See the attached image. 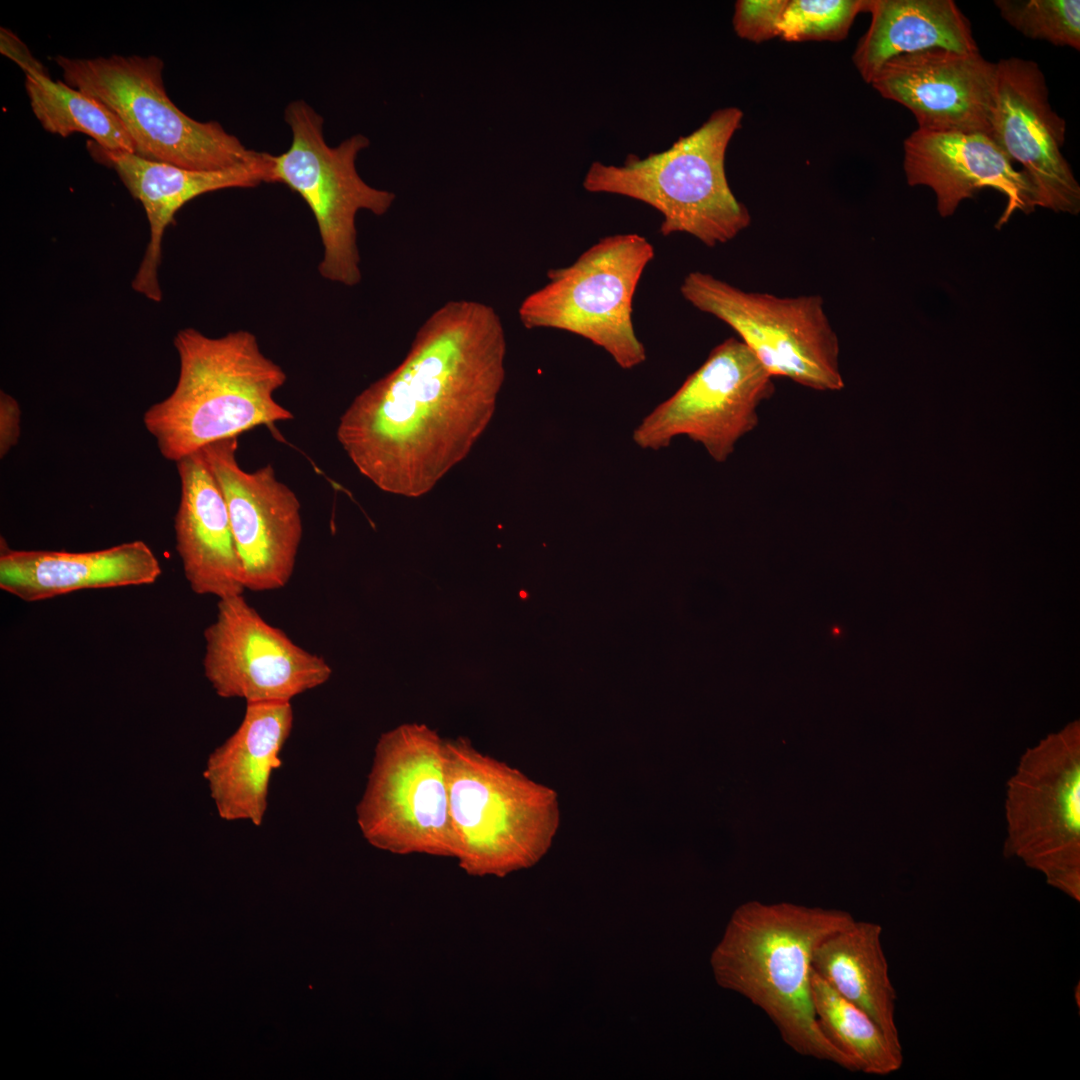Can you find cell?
<instances>
[{
	"mask_svg": "<svg viewBox=\"0 0 1080 1080\" xmlns=\"http://www.w3.org/2000/svg\"><path fill=\"white\" fill-rule=\"evenodd\" d=\"M505 357L504 326L492 306L446 302L420 326L404 359L351 402L338 442L382 491L426 494L488 425Z\"/></svg>",
	"mask_w": 1080,
	"mask_h": 1080,
	"instance_id": "obj_1",
	"label": "cell"
},
{
	"mask_svg": "<svg viewBox=\"0 0 1080 1080\" xmlns=\"http://www.w3.org/2000/svg\"><path fill=\"white\" fill-rule=\"evenodd\" d=\"M853 919L841 910L747 903L730 918L711 966L717 983L763 1010L794 1052L855 1072L821 1032L811 993L815 947Z\"/></svg>",
	"mask_w": 1080,
	"mask_h": 1080,
	"instance_id": "obj_2",
	"label": "cell"
},
{
	"mask_svg": "<svg viewBox=\"0 0 1080 1080\" xmlns=\"http://www.w3.org/2000/svg\"><path fill=\"white\" fill-rule=\"evenodd\" d=\"M173 344L179 359L176 385L143 414L165 459L176 463L214 442L294 418L274 397L287 375L261 351L253 333L209 337L185 328Z\"/></svg>",
	"mask_w": 1080,
	"mask_h": 1080,
	"instance_id": "obj_3",
	"label": "cell"
},
{
	"mask_svg": "<svg viewBox=\"0 0 1080 1080\" xmlns=\"http://www.w3.org/2000/svg\"><path fill=\"white\" fill-rule=\"evenodd\" d=\"M742 118L737 107L721 108L662 152L644 158L629 155L622 165L593 162L583 187L653 207L663 217V236L686 233L708 247L727 243L751 223L725 171L726 151Z\"/></svg>",
	"mask_w": 1080,
	"mask_h": 1080,
	"instance_id": "obj_4",
	"label": "cell"
},
{
	"mask_svg": "<svg viewBox=\"0 0 1080 1080\" xmlns=\"http://www.w3.org/2000/svg\"><path fill=\"white\" fill-rule=\"evenodd\" d=\"M454 857L471 876L505 877L536 864L559 826L557 794L485 754L446 739Z\"/></svg>",
	"mask_w": 1080,
	"mask_h": 1080,
	"instance_id": "obj_5",
	"label": "cell"
},
{
	"mask_svg": "<svg viewBox=\"0 0 1080 1080\" xmlns=\"http://www.w3.org/2000/svg\"><path fill=\"white\" fill-rule=\"evenodd\" d=\"M65 83L107 106L121 120L147 160L191 170H221L253 164L264 152L246 148L215 121L199 122L168 97L163 61L156 56L112 55L92 59L54 58Z\"/></svg>",
	"mask_w": 1080,
	"mask_h": 1080,
	"instance_id": "obj_6",
	"label": "cell"
},
{
	"mask_svg": "<svg viewBox=\"0 0 1080 1080\" xmlns=\"http://www.w3.org/2000/svg\"><path fill=\"white\" fill-rule=\"evenodd\" d=\"M654 254L639 234L605 236L569 266L550 269L548 282L521 302L519 320L527 329H557L585 338L622 369H632L646 359L634 330L633 299Z\"/></svg>",
	"mask_w": 1080,
	"mask_h": 1080,
	"instance_id": "obj_7",
	"label": "cell"
},
{
	"mask_svg": "<svg viewBox=\"0 0 1080 1080\" xmlns=\"http://www.w3.org/2000/svg\"><path fill=\"white\" fill-rule=\"evenodd\" d=\"M445 740L418 723L379 737L356 806L370 845L397 855L454 857Z\"/></svg>",
	"mask_w": 1080,
	"mask_h": 1080,
	"instance_id": "obj_8",
	"label": "cell"
},
{
	"mask_svg": "<svg viewBox=\"0 0 1080 1080\" xmlns=\"http://www.w3.org/2000/svg\"><path fill=\"white\" fill-rule=\"evenodd\" d=\"M284 118L292 141L285 152L270 154V183L288 186L313 213L323 246L320 275L331 282L356 286L362 278L356 215L360 210L384 215L395 194L368 185L357 172L355 161L368 147L367 137L355 134L329 146L323 117L304 100L291 101Z\"/></svg>",
	"mask_w": 1080,
	"mask_h": 1080,
	"instance_id": "obj_9",
	"label": "cell"
},
{
	"mask_svg": "<svg viewBox=\"0 0 1080 1080\" xmlns=\"http://www.w3.org/2000/svg\"><path fill=\"white\" fill-rule=\"evenodd\" d=\"M1003 855L1080 901V728L1048 735L1021 755L1006 784Z\"/></svg>",
	"mask_w": 1080,
	"mask_h": 1080,
	"instance_id": "obj_10",
	"label": "cell"
},
{
	"mask_svg": "<svg viewBox=\"0 0 1080 1080\" xmlns=\"http://www.w3.org/2000/svg\"><path fill=\"white\" fill-rule=\"evenodd\" d=\"M680 293L731 327L773 378L818 391L844 387L839 340L819 295L745 291L701 271L685 276Z\"/></svg>",
	"mask_w": 1080,
	"mask_h": 1080,
	"instance_id": "obj_11",
	"label": "cell"
},
{
	"mask_svg": "<svg viewBox=\"0 0 1080 1080\" xmlns=\"http://www.w3.org/2000/svg\"><path fill=\"white\" fill-rule=\"evenodd\" d=\"M774 392L773 377L740 339L730 337L641 420L632 439L638 447L656 451L686 436L723 463L736 443L756 428L758 407Z\"/></svg>",
	"mask_w": 1080,
	"mask_h": 1080,
	"instance_id": "obj_12",
	"label": "cell"
},
{
	"mask_svg": "<svg viewBox=\"0 0 1080 1080\" xmlns=\"http://www.w3.org/2000/svg\"><path fill=\"white\" fill-rule=\"evenodd\" d=\"M204 640V675L222 698L291 702L332 674L322 656L269 624L243 595L218 599L216 618L204 630Z\"/></svg>",
	"mask_w": 1080,
	"mask_h": 1080,
	"instance_id": "obj_13",
	"label": "cell"
},
{
	"mask_svg": "<svg viewBox=\"0 0 1080 1080\" xmlns=\"http://www.w3.org/2000/svg\"><path fill=\"white\" fill-rule=\"evenodd\" d=\"M238 443V437H230L201 451L227 505L245 589L276 590L288 583L295 568L303 535L301 504L270 463L244 470Z\"/></svg>",
	"mask_w": 1080,
	"mask_h": 1080,
	"instance_id": "obj_14",
	"label": "cell"
},
{
	"mask_svg": "<svg viewBox=\"0 0 1080 1080\" xmlns=\"http://www.w3.org/2000/svg\"><path fill=\"white\" fill-rule=\"evenodd\" d=\"M997 65L990 136L1034 185L1038 207L1080 212V186L1061 149L1066 123L1052 108L1039 65L1017 57Z\"/></svg>",
	"mask_w": 1080,
	"mask_h": 1080,
	"instance_id": "obj_15",
	"label": "cell"
},
{
	"mask_svg": "<svg viewBox=\"0 0 1080 1080\" xmlns=\"http://www.w3.org/2000/svg\"><path fill=\"white\" fill-rule=\"evenodd\" d=\"M997 65L979 51L929 49L888 60L871 84L914 115L918 129L990 132Z\"/></svg>",
	"mask_w": 1080,
	"mask_h": 1080,
	"instance_id": "obj_16",
	"label": "cell"
},
{
	"mask_svg": "<svg viewBox=\"0 0 1080 1080\" xmlns=\"http://www.w3.org/2000/svg\"><path fill=\"white\" fill-rule=\"evenodd\" d=\"M1013 163L985 132L917 128L904 141L903 167L907 183L931 188L940 216L953 215L963 200L974 197L984 188H991L1007 200L996 224L998 229L1016 211L1030 214L1038 207L1034 185Z\"/></svg>",
	"mask_w": 1080,
	"mask_h": 1080,
	"instance_id": "obj_17",
	"label": "cell"
},
{
	"mask_svg": "<svg viewBox=\"0 0 1080 1080\" xmlns=\"http://www.w3.org/2000/svg\"><path fill=\"white\" fill-rule=\"evenodd\" d=\"M87 148L98 162L117 172L130 194L145 210L150 239L132 281V288L154 302L162 300L158 269L163 235L178 210L204 193L270 183V153L266 152L260 161L253 164L201 171L147 160L126 151L108 150L92 140L87 142Z\"/></svg>",
	"mask_w": 1080,
	"mask_h": 1080,
	"instance_id": "obj_18",
	"label": "cell"
},
{
	"mask_svg": "<svg viewBox=\"0 0 1080 1080\" xmlns=\"http://www.w3.org/2000/svg\"><path fill=\"white\" fill-rule=\"evenodd\" d=\"M176 467L175 547L190 588L218 599L243 595V567L227 505L202 451L180 459Z\"/></svg>",
	"mask_w": 1080,
	"mask_h": 1080,
	"instance_id": "obj_19",
	"label": "cell"
},
{
	"mask_svg": "<svg viewBox=\"0 0 1080 1080\" xmlns=\"http://www.w3.org/2000/svg\"><path fill=\"white\" fill-rule=\"evenodd\" d=\"M161 573L158 558L142 540L71 552L14 549L0 538V588L25 602L85 589L149 585Z\"/></svg>",
	"mask_w": 1080,
	"mask_h": 1080,
	"instance_id": "obj_20",
	"label": "cell"
},
{
	"mask_svg": "<svg viewBox=\"0 0 1080 1080\" xmlns=\"http://www.w3.org/2000/svg\"><path fill=\"white\" fill-rule=\"evenodd\" d=\"M293 724L291 702L246 703L239 727L210 754L204 771L222 819L263 824L270 779Z\"/></svg>",
	"mask_w": 1080,
	"mask_h": 1080,
	"instance_id": "obj_21",
	"label": "cell"
},
{
	"mask_svg": "<svg viewBox=\"0 0 1080 1080\" xmlns=\"http://www.w3.org/2000/svg\"><path fill=\"white\" fill-rule=\"evenodd\" d=\"M870 25L852 60L868 84L890 59L945 49L979 51L969 20L952 0H866Z\"/></svg>",
	"mask_w": 1080,
	"mask_h": 1080,
	"instance_id": "obj_22",
	"label": "cell"
},
{
	"mask_svg": "<svg viewBox=\"0 0 1080 1080\" xmlns=\"http://www.w3.org/2000/svg\"><path fill=\"white\" fill-rule=\"evenodd\" d=\"M881 935L878 923L853 919L815 947L811 965L835 991L868 1014L895 1046L902 1047L895 1021L897 994Z\"/></svg>",
	"mask_w": 1080,
	"mask_h": 1080,
	"instance_id": "obj_23",
	"label": "cell"
},
{
	"mask_svg": "<svg viewBox=\"0 0 1080 1080\" xmlns=\"http://www.w3.org/2000/svg\"><path fill=\"white\" fill-rule=\"evenodd\" d=\"M811 993L821 1032L851 1060L855 1071L886 1076L901 1068L902 1047L895 1046L868 1014L841 996L813 969Z\"/></svg>",
	"mask_w": 1080,
	"mask_h": 1080,
	"instance_id": "obj_24",
	"label": "cell"
},
{
	"mask_svg": "<svg viewBox=\"0 0 1080 1080\" xmlns=\"http://www.w3.org/2000/svg\"><path fill=\"white\" fill-rule=\"evenodd\" d=\"M25 87L32 111L46 131L62 137L83 133L102 148L135 154L123 123L103 103L49 75L26 76Z\"/></svg>",
	"mask_w": 1080,
	"mask_h": 1080,
	"instance_id": "obj_25",
	"label": "cell"
},
{
	"mask_svg": "<svg viewBox=\"0 0 1080 1080\" xmlns=\"http://www.w3.org/2000/svg\"><path fill=\"white\" fill-rule=\"evenodd\" d=\"M1003 19L1024 36L1080 49L1079 0H996Z\"/></svg>",
	"mask_w": 1080,
	"mask_h": 1080,
	"instance_id": "obj_26",
	"label": "cell"
},
{
	"mask_svg": "<svg viewBox=\"0 0 1080 1080\" xmlns=\"http://www.w3.org/2000/svg\"><path fill=\"white\" fill-rule=\"evenodd\" d=\"M866 0H788L779 25V37L788 42L840 41Z\"/></svg>",
	"mask_w": 1080,
	"mask_h": 1080,
	"instance_id": "obj_27",
	"label": "cell"
},
{
	"mask_svg": "<svg viewBox=\"0 0 1080 1080\" xmlns=\"http://www.w3.org/2000/svg\"><path fill=\"white\" fill-rule=\"evenodd\" d=\"M788 0H739L735 3L733 27L745 40L761 43L779 37V25Z\"/></svg>",
	"mask_w": 1080,
	"mask_h": 1080,
	"instance_id": "obj_28",
	"label": "cell"
},
{
	"mask_svg": "<svg viewBox=\"0 0 1080 1080\" xmlns=\"http://www.w3.org/2000/svg\"><path fill=\"white\" fill-rule=\"evenodd\" d=\"M21 434V409L17 400L0 392V457L15 447Z\"/></svg>",
	"mask_w": 1080,
	"mask_h": 1080,
	"instance_id": "obj_29",
	"label": "cell"
},
{
	"mask_svg": "<svg viewBox=\"0 0 1080 1080\" xmlns=\"http://www.w3.org/2000/svg\"><path fill=\"white\" fill-rule=\"evenodd\" d=\"M0 52L14 61L26 76L48 75L45 67L32 55L26 44L4 27L0 29Z\"/></svg>",
	"mask_w": 1080,
	"mask_h": 1080,
	"instance_id": "obj_30",
	"label": "cell"
}]
</instances>
